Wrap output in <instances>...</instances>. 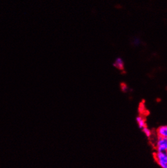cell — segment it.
I'll return each instance as SVG.
<instances>
[{
  "label": "cell",
  "mask_w": 167,
  "mask_h": 168,
  "mask_svg": "<svg viewBox=\"0 0 167 168\" xmlns=\"http://www.w3.org/2000/svg\"><path fill=\"white\" fill-rule=\"evenodd\" d=\"M154 158L157 163L161 168H167V152L156 151L154 153Z\"/></svg>",
  "instance_id": "1"
},
{
  "label": "cell",
  "mask_w": 167,
  "mask_h": 168,
  "mask_svg": "<svg viewBox=\"0 0 167 168\" xmlns=\"http://www.w3.org/2000/svg\"><path fill=\"white\" fill-rule=\"evenodd\" d=\"M154 148L158 152H167V138L157 137L154 143Z\"/></svg>",
  "instance_id": "2"
},
{
  "label": "cell",
  "mask_w": 167,
  "mask_h": 168,
  "mask_svg": "<svg viewBox=\"0 0 167 168\" xmlns=\"http://www.w3.org/2000/svg\"><path fill=\"white\" fill-rule=\"evenodd\" d=\"M156 135L157 137L167 138V125H161L156 130Z\"/></svg>",
  "instance_id": "3"
},
{
  "label": "cell",
  "mask_w": 167,
  "mask_h": 168,
  "mask_svg": "<svg viewBox=\"0 0 167 168\" xmlns=\"http://www.w3.org/2000/svg\"><path fill=\"white\" fill-rule=\"evenodd\" d=\"M113 66L116 68L119 69V71L123 72L125 70V64L124 62L120 57H118L116 59L114 63L113 64Z\"/></svg>",
  "instance_id": "4"
},
{
  "label": "cell",
  "mask_w": 167,
  "mask_h": 168,
  "mask_svg": "<svg viewBox=\"0 0 167 168\" xmlns=\"http://www.w3.org/2000/svg\"><path fill=\"white\" fill-rule=\"evenodd\" d=\"M136 121L138 125H139V127L141 129H143L144 127H147L146 122H145V118H143V116H142L141 115L138 116L136 118Z\"/></svg>",
  "instance_id": "5"
},
{
  "label": "cell",
  "mask_w": 167,
  "mask_h": 168,
  "mask_svg": "<svg viewBox=\"0 0 167 168\" xmlns=\"http://www.w3.org/2000/svg\"><path fill=\"white\" fill-rule=\"evenodd\" d=\"M143 133L145 134V135H146L147 137L150 138L152 136V132L147 127H145L142 129Z\"/></svg>",
  "instance_id": "6"
},
{
  "label": "cell",
  "mask_w": 167,
  "mask_h": 168,
  "mask_svg": "<svg viewBox=\"0 0 167 168\" xmlns=\"http://www.w3.org/2000/svg\"><path fill=\"white\" fill-rule=\"evenodd\" d=\"M120 88H121V90L123 91V92H127V90H128V87L127 85L125 83H122L120 84Z\"/></svg>",
  "instance_id": "7"
}]
</instances>
